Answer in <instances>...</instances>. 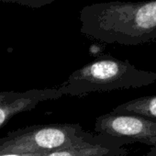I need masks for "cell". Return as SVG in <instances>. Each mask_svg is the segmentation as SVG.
<instances>
[{
	"instance_id": "obj_3",
	"label": "cell",
	"mask_w": 156,
	"mask_h": 156,
	"mask_svg": "<svg viewBox=\"0 0 156 156\" xmlns=\"http://www.w3.org/2000/svg\"><path fill=\"white\" fill-rule=\"evenodd\" d=\"M86 132L77 123L30 126L0 140V153L50 152L73 144Z\"/></svg>"
},
{
	"instance_id": "obj_2",
	"label": "cell",
	"mask_w": 156,
	"mask_h": 156,
	"mask_svg": "<svg viewBox=\"0 0 156 156\" xmlns=\"http://www.w3.org/2000/svg\"><path fill=\"white\" fill-rule=\"evenodd\" d=\"M155 81L156 73L137 69L128 60L105 54L73 72L58 87L63 96L84 97L93 92L139 88Z\"/></svg>"
},
{
	"instance_id": "obj_11",
	"label": "cell",
	"mask_w": 156,
	"mask_h": 156,
	"mask_svg": "<svg viewBox=\"0 0 156 156\" xmlns=\"http://www.w3.org/2000/svg\"><path fill=\"white\" fill-rule=\"evenodd\" d=\"M14 0H0V2L2 3H13Z\"/></svg>"
},
{
	"instance_id": "obj_10",
	"label": "cell",
	"mask_w": 156,
	"mask_h": 156,
	"mask_svg": "<svg viewBox=\"0 0 156 156\" xmlns=\"http://www.w3.org/2000/svg\"><path fill=\"white\" fill-rule=\"evenodd\" d=\"M125 156H127V155H125ZM142 156H156V145L151 146L150 151H148L147 153H145Z\"/></svg>"
},
{
	"instance_id": "obj_7",
	"label": "cell",
	"mask_w": 156,
	"mask_h": 156,
	"mask_svg": "<svg viewBox=\"0 0 156 156\" xmlns=\"http://www.w3.org/2000/svg\"><path fill=\"white\" fill-rule=\"evenodd\" d=\"M112 112L139 114L156 119V95L134 98L114 108Z\"/></svg>"
},
{
	"instance_id": "obj_1",
	"label": "cell",
	"mask_w": 156,
	"mask_h": 156,
	"mask_svg": "<svg viewBox=\"0 0 156 156\" xmlns=\"http://www.w3.org/2000/svg\"><path fill=\"white\" fill-rule=\"evenodd\" d=\"M79 19L81 33L101 42L137 46L156 40V0L95 3Z\"/></svg>"
},
{
	"instance_id": "obj_6",
	"label": "cell",
	"mask_w": 156,
	"mask_h": 156,
	"mask_svg": "<svg viewBox=\"0 0 156 156\" xmlns=\"http://www.w3.org/2000/svg\"><path fill=\"white\" fill-rule=\"evenodd\" d=\"M63 94L59 87L30 89L23 92H0V127L15 115L33 109L41 102L62 98Z\"/></svg>"
},
{
	"instance_id": "obj_4",
	"label": "cell",
	"mask_w": 156,
	"mask_h": 156,
	"mask_svg": "<svg viewBox=\"0 0 156 156\" xmlns=\"http://www.w3.org/2000/svg\"><path fill=\"white\" fill-rule=\"evenodd\" d=\"M95 131L127 138L149 146L156 145V119L139 114L110 111L97 119Z\"/></svg>"
},
{
	"instance_id": "obj_9",
	"label": "cell",
	"mask_w": 156,
	"mask_h": 156,
	"mask_svg": "<svg viewBox=\"0 0 156 156\" xmlns=\"http://www.w3.org/2000/svg\"><path fill=\"white\" fill-rule=\"evenodd\" d=\"M48 152H29V153H0V156H45Z\"/></svg>"
},
{
	"instance_id": "obj_8",
	"label": "cell",
	"mask_w": 156,
	"mask_h": 156,
	"mask_svg": "<svg viewBox=\"0 0 156 156\" xmlns=\"http://www.w3.org/2000/svg\"><path fill=\"white\" fill-rule=\"evenodd\" d=\"M55 0H14V4L25 6L30 9H41L46 5L52 3Z\"/></svg>"
},
{
	"instance_id": "obj_5",
	"label": "cell",
	"mask_w": 156,
	"mask_h": 156,
	"mask_svg": "<svg viewBox=\"0 0 156 156\" xmlns=\"http://www.w3.org/2000/svg\"><path fill=\"white\" fill-rule=\"evenodd\" d=\"M133 143L127 138L87 131L73 144L53 150L45 156H125L128 151L124 146Z\"/></svg>"
}]
</instances>
